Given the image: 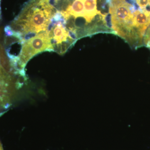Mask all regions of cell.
<instances>
[{
  "label": "cell",
  "mask_w": 150,
  "mask_h": 150,
  "mask_svg": "<svg viewBox=\"0 0 150 150\" xmlns=\"http://www.w3.org/2000/svg\"><path fill=\"white\" fill-rule=\"evenodd\" d=\"M46 51L53 52L47 31L40 33L22 43L18 59L15 63L16 69L19 73L25 72V67L30 59L38 54Z\"/></svg>",
  "instance_id": "3957f363"
},
{
  "label": "cell",
  "mask_w": 150,
  "mask_h": 150,
  "mask_svg": "<svg viewBox=\"0 0 150 150\" xmlns=\"http://www.w3.org/2000/svg\"><path fill=\"white\" fill-rule=\"evenodd\" d=\"M0 62H1V59H0Z\"/></svg>",
  "instance_id": "52a82bcc"
},
{
  "label": "cell",
  "mask_w": 150,
  "mask_h": 150,
  "mask_svg": "<svg viewBox=\"0 0 150 150\" xmlns=\"http://www.w3.org/2000/svg\"><path fill=\"white\" fill-rule=\"evenodd\" d=\"M109 6L110 25L114 35L121 38L133 48L143 46L144 36L135 21V12L141 9L136 0H110Z\"/></svg>",
  "instance_id": "7a4b0ae2"
},
{
  "label": "cell",
  "mask_w": 150,
  "mask_h": 150,
  "mask_svg": "<svg viewBox=\"0 0 150 150\" xmlns=\"http://www.w3.org/2000/svg\"><path fill=\"white\" fill-rule=\"evenodd\" d=\"M56 11L51 0H28L10 26L21 35L24 42L47 31Z\"/></svg>",
  "instance_id": "6da1fadb"
},
{
  "label": "cell",
  "mask_w": 150,
  "mask_h": 150,
  "mask_svg": "<svg viewBox=\"0 0 150 150\" xmlns=\"http://www.w3.org/2000/svg\"><path fill=\"white\" fill-rule=\"evenodd\" d=\"M51 25L53 27L48 32L53 52L62 56L72 48L76 41L71 37L69 31L62 22Z\"/></svg>",
  "instance_id": "277c9868"
},
{
  "label": "cell",
  "mask_w": 150,
  "mask_h": 150,
  "mask_svg": "<svg viewBox=\"0 0 150 150\" xmlns=\"http://www.w3.org/2000/svg\"><path fill=\"white\" fill-rule=\"evenodd\" d=\"M4 32L5 33V36H12L16 33V31L12 29L10 25H6L5 27Z\"/></svg>",
  "instance_id": "5b68a950"
},
{
  "label": "cell",
  "mask_w": 150,
  "mask_h": 150,
  "mask_svg": "<svg viewBox=\"0 0 150 150\" xmlns=\"http://www.w3.org/2000/svg\"><path fill=\"white\" fill-rule=\"evenodd\" d=\"M1 30L0 29V34H1Z\"/></svg>",
  "instance_id": "8992f818"
}]
</instances>
